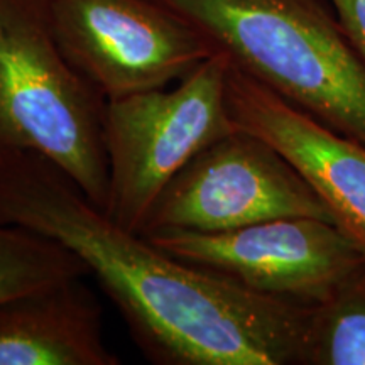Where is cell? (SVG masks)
<instances>
[{"mask_svg": "<svg viewBox=\"0 0 365 365\" xmlns=\"http://www.w3.org/2000/svg\"><path fill=\"white\" fill-rule=\"evenodd\" d=\"M0 223L71 250L156 365H303L312 304L257 293L173 257L31 150L0 154Z\"/></svg>", "mask_w": 365, "mask_h": 365, "instance_id": "cell-1", "label": "cell"}, {"mask_svg": "<svg viewBox=\"0 0 365 365\" xmlns=\"http://www.w3.org/2000/svg\"><path fill=\"white\" fill-rule=\"evenodd\" d=\"M323 125L365 144V61L319 0H158Z\"/></svg>", "mask_w": 365, "mask_h": 365, "instance_id": "cell-2", "label": "cell"}, {"mask_svg": "<svg viewBox=\"0 0 365 365\" xmlns=\"http://www.w3.org/2000/svg\"><path fill=\"white\" fill-rule=\"evenodd\" d=\"M105 105L63 54L46 0H0V154H41L105 210Z\"/></svg>", "mask_w": 365, "mask_h": 365, "instance_id": "cell-3", "label": "cell"}, {"mask_svg": "<svg viewBox=\"0 0 365 365\" xmlns=\"http://www.w3.org/2000/svg\"><path fill=\"white\" fill-rule=\"evenodd\" d=\"M230 61L215 53L173 88L108 100L103 140L108 200L103 212L140 234L154 203L195 156L237 127L227 107Z\"/></svg>", "mask_w": 365, "mask_h": 365, "instance_id": "cell-4", "label": "cell"}, {"mask_svg": "<svg viewBox=\"0 0 365 365\" xmlns=\"http://www.w3.org/2000/svg\"><path fill=\"white\" fill-rule=\"evenodd\" d=\"M286 217L335 223L317 191L279 150L252 132L235 129L173 178L140 235L217 234Z\"/></svg>", "mask_w": 365, "mask_h": 365, "instance_id": "cell-5", "label": "cell"}, {"mask_svg": "<svg viewBox=\"0 0 365 365\" xmlns=\"http://www.w3.org/2000/svg\"><path fill=\"white\" fill-rule=\"evenodd\" d=\"M54 38L107 100L166 88L217 51L158 0H46Z\"/></svg>", "mask_w": 365, "mask_h": 365, "instance_id": "cell-6", "label": "cell"}, {"mask_svg": "<svg viewBox=\"0 0 365 365\" xmlns=\"http://www.w3.org/2000/svg\"><path fill=\"white\" fill-rule=\"evenodd\" d=\"M173 257L257 293L323 303L365 264V252L335 223L286 217L217 234L145 237Z\"/></svg>", "mask_w": 365, "mask_h": 365, "instance_id": "cell-7", "label": "cell"}, {"mask_svg": "<svg viewBox=\"0 0 365 365\" xmlns=\"http://www.w3.org/2000/svg\"><path fill=\"white\" fill-rule=\"evenodd\" d=\"M227 107L237 129L262 137L293 164L365 252V144L323 125L232 65Z\"/></svg>", "mask_w": 365, "mask_h": 365, "instance_id": "cell-8", "label": "cell"}, {"mask_svg": "<svg viewBox=\"0 0 365 365\" xmlns=\"http://www.w3.org/2000/svg\"><path fill=\"white\" fill-rule=\"evenodd\" d=\"M103 340L102 307L83 277L0 303V365H118Z\"/></svg>", "mask_w": 365, "mask_h": 365, "instance_id": "cell-9", "label": "cell"}, {"mask_svg": "<svg viewBox=\"0 0 365 365\" xmlns=\"http://www.w3.org/2000/svg\"><path fill=\"white\" fill-rule=\"evenodd\" d=\"M303 365H365V264L313 307Z\"/></svg>", "mask_w": 365, "mask_h": 365, "instance_id": "cell-10", "label": "cell"}, {"mask_svg": "<svg viewBox=\"0 0 365 365\" xmlns=\"http://www.w3.org/2000/svg\"><path fill=\"white\" fill-rule=\"evenodd\" d=\"M86 276L85 264L56 240L24 227L0 223V303L43 286Z\"/></svg>", "mask_w": 365, "mask_h": 365, "instance_id": "cell-11", "label": "cell"}, {"mask_svg": "<svg viewBox=\"0 0 365 365\" xmlns=\"http://www.w3.org/2000/svg\"><path fill=\"white\" fill-rule=\"evenodd\" d=\"M346 38L365 61V0H328Z\"/></svg>", "mask_w": 365, "mask_h": 365, "instance_id": "cell-12", "label": "cell"}]
</instances>
